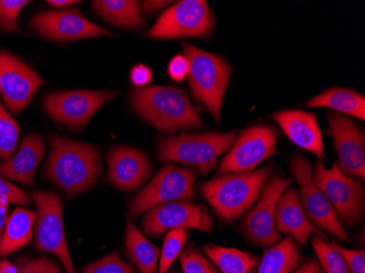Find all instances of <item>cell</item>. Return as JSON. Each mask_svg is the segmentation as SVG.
Wrapping results in <instances>:
<instances>
[{
    "label": "cell",
    "mask_w": 365,
    "mask_h": 273,
    "mask_svg": "<svg viewBox=\"0 0 365 273\" xmlns=\"http://www.w3.org/2000/svg\"><path fill=\"white\" fill-rule=\"evenodd\" d=\"M49 141L46 177L71 196L89 190L102 173L98 148L58 135L51 137Z\"/></svg>",
    "instance_id": "obj_1"
},
{
    "label": "cell",
    "mask_w": 365,
    "mask_h": 273,
    "mask_svg": "<svg viewBox=\"0 0 365 273\" xmlns=\"http://www.w3.org/2000/svg\"><path fill=\"white\" fill-rule=\"evenodd\" d=\"M134 110L145 122L162 131L204 126L198 108L190 103L185 90L175 87H148L131 92Z\"/></svg>",
    "instance_id": "obj_2"
},
{
    "label": "cell",
    "mask_w": 365,
    "mask_h": 273,
    "mask_svg": "<svg viewBox=\"0 0 365 273\" xmlns=\"http://www.w3.org/2000/svg\"><path fill=\"white\" fill-rule=\"evenodd\" d=\"M272 174V166L247 173H227L200 185V192L221 219L231 222L253 207Z\"/></svg>",
    "instance_id": "obj_3"
},
{
    "label": "cell",
    "mask_w": 365,
    "mask_h": 273,
    "mask_svg": "<svg viewBox=\"0 0 365 273\" xmlns=\"http://www.w3.org/2000/svg\"><path fill=\"white\" fill-rule=\"evenodd\" d=\"M182 46L190 61L188 83L195 100L205 104L219 122L231 67L222 57L200 51L190 43L182 42Z\"/></svg>",
    "instance_id": "obj_4"
},
{
    "label": "cell",
    "mask_w": 365,
    "mask_h": 273,
    "mask_svg": "<svg viewBox=\"0 0 365 273\" xmlns=\"http://www.w3.org/2000/svg\"><path fill=\"white\" fill-rule=\"evenodd\" d=\"M237 133H184L162 139L158 149L161 162H178L195 165L207 174L217 165V160L235 145Z\"/></svg>",
    "instance_id": "obj_5"
},
{
    "label": "cell",
    "mask_w": 365,
    "mask_h": 273,
    "mask_svg": "<svg viewBox=\"0 0 365 273\" xmlns=\"http://www.w3.org/2000/svg\"><path fill=\"white\" fill-rule=\"evenodd\" d=\"M312 178L344 225L346 227L358 225L364 215L363 185L356 178L342 173L337 164L328 170L322 160L317 162Z\"/></svg>",
    "instance_id": "obj_6"
},
{
    "label": "cell",
    "mask_w": 365,
    "mask_h": 273,
    "mask_svg": "<svg viewBox=\"0 0 365 273\" xmlns=\"http://www.w3.org/2000/svg\"><path fill=\"white\" fill-rule=\"evenodd\" d=\"M196 172L192 168L168 164L153 182L129 201V215L137 219L147 211L174 201L190 200L195 197Z\"/></svg>",
    "instance_id": "obj_7"
},
{
    "label": "cell",
    "mask_w": 365,
    "mask_h": 273,
    "mask_svg": "<svg viewBox=\"0 0 365 273\" xmlns=\"http://www.w3.org/2000/svg\"><path fill=\"white\" fill-rule=\"evenodd\" d=\"M215 24L207 1L185 0L163 12L145 36L158 40L178 38H208Z\"/></svg>",
    "instance_id": "obj_8"
},
{
    "label": "cell",
    "mask_w": 365,
    "mask_h": 273,
    "mask_svg": "<svg viewBox=\"0 0 365 273\" xmlns=\"http://www.w3.org/2000/svg\"><path fill=\"white\" fill-rule=\"evenodd\" d=\"M33 198L38 208L36 225V249L56 254L63 262L66 272L77 273L66 242L61 199L51 192H34Z\"/></svg>",
    "instance_id": "obj_9"
},
{
    "label": "cell",
    "mask_w": 365,
    "mask_h": 273,
    "mask_svg": "<svg viewBox=\"0 0 365 273\" xmlns=\"http://www.w3.org/2000/svg\"><path fill=\"white\" fill-rule=\"evenodd\" d=\"M278 133L268 125L250 127L240 135L227 157L220 164L219 173H247L258 164L276 153Z\"/></svg>",
    "instance_id": "obj_10"
},
{
    "label": "cell",
    "mask_w": 365,
    "mask_h": 273,
    "mask_svg": "<svg viewBox=\"0 0 365 273\" xmlns=\"http://www.w3.org/2000/svg\"><path fill=\"white\" fill-rule=\"evenodd\" d=\"M113 91H61L51 93L43 101L45 112L71 128L85 126L104 104L118 96Z\"/></svg>",
    "instance_id": "obj_11"
},
{
    "label": "cell",
    "mask_w": 365,
    "mask_h": 273,
    "mask_svg": "<svg viewBox=\"0 0 365 273\" xmlns=\"http://www.w3.org/2000/svg\"><path fill=\"white\" fill-rule=\"evenodd\" d=\"M290 170L301 187L303 208L309 215V221L317 227L326 230L341 241H349V236L344 231L329 200L314 184L312 178V166L304 155L295 153L290 161Z\"/></svg>",
    "instance_id": "obj_12"
},
{
    "label": "cell",
    "mask_w": 365,
    "mask_h": 273,
    "mask_svg": "<svg viewBox=\"0 0 365 273\" xmlns=\"http://www.w3.org/2000/svg\"><path fill=\"white\" fill-rule=\"evenodd\" d=\"M291 184V178L280 176L264 182L259 202L242 221V231L251 243L269 247L280 241V233L274 225V212L281 195Z\"/></svg>",
    "instance_id": "obj_13"
},
{
    "label": "cell",
    "mask_w": 365,
    "mask_h": 273,
    "mask_svg": "<svg viewBox=\"0 0 365 273\" xmlns=\"http://www.w3.org/2000/svg\"><path fill=\"white\" fill-rule=\"evenodd\" d=\"M213 219L205 207L174 201L163 203L149 210L143 221L141 229L148 235L160 236L176 229H194L210 232Z\"/></svg>",
    "instance_id": "obj_14"
},
{
    "label": "cell",
    "mask_w": 365,
    "mask_h": 273,
    "mask_svg": "<svg viewBox=\"0 0 365 273\" xmlns=\"http://www.w3.org/2000/svg\"><path fill=\"white\" fill-rule=\"evenodd\" d=\"M44 83L32 68L10 53L0 51V94L14 114H20Z\"/></svg>",
    "instance_id": "obj_15"
},
{
    "label": "cell",
    "mask_w": 365,
    "mask_h": 273,
    "mask_svg": "<svg viewBox=\"0 0 365 273\" xmlns=\"http://www.w3.org/2000/svg\"><path fill=\"white\" fill-rule=\"evenodd\" d=\"M33 29L44 38L56 41L112 36L108 31L86 19L77 9L42 11L33 16Z\"/></svg>",
    "instance_id": "obj_16"
},
{
    "label": "cell",
    "mask_w": 365,
    "mask_h": 273,
    "mask_svg": "<svg viewBox=\"0 0 365 273\" xmlns=\"http://www.w3.org/2000/svg\"><path fill=\"white\" fill-rule=\"evenodd\" d=\"M327 120L342 173L364 180L365 138L362 129L351 119L336 113L328 114Z\"/></svg>",
    "instance_id": "obj_17"
},
{
    "label": "cell",
    "mask_w": 365,
    "mask_h": 273,
    "mask_svg": "<svg viewBox=\"0 0 365 273\" xmlns=\"http://www.w3.org/2000/svg\"><path fill=\"white\" fill-rule=\"evenodd\" d=\"M108 180L123 190H135L143 186L153 173V166L139 150L115 147L108 155Z\"/></svg>",
    "instance_id": "obj_18"
},
{
    "label": "cell",
    "mask_w": 365,
    "mask_h": 273,
    "mask_svg": "<svg viewBox=\"0 0 365 273\" xmlns=\"http://www.w3.org/2000/svg\"><path fill=\"white\" fill-rule=\"evenodd\" d=\"M272 118L294 145L317 155L319 160L325 159L323 137L315 115L304 110H287L276 113Z\"/></svg>",
    "instance_id": "obj_19"
},
{
    "label": "cell",
    "mask_w": 365,
    "mask_h": 273,
    "mask_svg": "<svg viewBox=\"0 0 365 273\" xmlns=\"http://www.w3.org/2000/svg\"><path fill=\"white\" fill-rule=\"evenodd\" d=\"M274 225L277 231L293 236L300 245H304L312 234L325 237V234L312 225L305 215L300 197L295 190H286L281 195L274 212Z\"/></svg>",
    "instance_id": "obj_20"
},
{
    "label": "cell",
    "mask_w": 365,
    "mask_h": 273,
    "mask_svg": "<svg viewBox=\"0 0 365 273\" xmlns=\"http://www.w3.org/2000/svg\"><path fill=\"white\" fill-rule=\"evenodd\" d=\"M44 152L45 143L42 137L26 135L16 155L0 163V177L32 186L34 172L42 161Z\"/></svg>",
    "instance_id": "obj_21"
},
{
    "label": "cell",
    "mask_w": 365,
    "mask_h": 273,
    "mask_svg": "<svg viewBox=\"0 0 365 273\" xmlns=\"http://www.w3.org/2000/svg\"><path fill=\"white\" fill-rule=\"evenodd\" d=\"M38 215L34 211L18 208L8 217L0 238V257L4 258L30 244Z\"/></svg>",
    "instance_id": "obj_22"
},
{
    "label": "cell",
    "mask_w": 365,
    "mask_h": 273,
    "mask_svg": "<svg viewBox=\"0 0 365 273\" xmlns=\"http://www.w3.org/2000/svg\"><path fill=\"white\" fill-rule=\"evenodd\" d=\"M125 248L129 259L141 273H157L160 249L148 241L143 233L135 227L129 215L127 217Z\"/></svg>",
    "instance_id": "obj_23"
},
{
    "label": "cell",
    "mask_w": 365,
    "mask_h": 273,
    "mask_svg": "<svg viewBox=\"0 0 365 273\" xmlns=\"http://www.w3.org/2000/svg\"><path fill=\"white\" fill-rule=\"evenodd\" d=\"M93 8L102 18L124 29L140 28L145 24L138 1L134 0H98Z\"/></svg>",
    "instance_id": "obj_24"
},
{
    "label": "cell",
    "mask_w": 365,
    "mask_h": 273,
    "mask_svg": "<svg viewBox=\"0 0 365 273\" xmlns=\"http://www.w3.org/2000/svg\"><path fill=\"white\" fill-rule=\"evenodd\" d=\"M307 108H329L356 118H365L364 96L354 90L329 89L311 98L304 104Z\"/></svg>",
    "instance_id": "obj_25"
},
{
    "label": "cell",
    "mask_w": 365,
    "mask_h": 273,
    "mask_svg": "<svg viewBox=\"0 0 365 273\" xmlns=\"http://www.w3.org/2000/svg\"><path fill=\"white\" fill-rule=\"evenodd\" d=\"M301 262L302 257L294 239L287 237L264 252L257 273H292Z\"/></svg>",
    "instance_id": "obj_26"
},
{
    "label": "cell",
    "mask_w": 365,
    "mask_h": 273,
    "mask_svg": "<svg viewBox=\"0 0 365 273\" xmlns=\"http://www.w3.org/2000/svg\"><path fill=\"white\" fill-rule=\"evenodd\" d=\"M205 252L207 257L212 260L222 273H254L259 262L255 254L237 248L207 245Z\"/></svg>",
    "instance_id": "obj_27"
},
{
    "label": "cell",
    "mask_w": 365,
    "mask_h": 273,
    "mask_svg": "<svg viewBox=\"0 0 365 273\" xmlns=\"http://www.w3.org/2000/svg\"><path fill=\"white\" fill-rule=\"evenodd\" d=\"M187 230H171L164 239L163 247L160 252V262L158 273H168L173 262L180 257L182 248L188 238Z\"/></svg>",
    "instance_id": "obj_28"
},
{
    "label": "cell",
    "mask_w": 365,
    "mask_h": 273,
    "mask_svg": "<svg viewBox=\"0 0 365 273\" xmlns=\"http://www.w3.org/2000/svg\"><path fill=\"white\" fill-rule=\"evenodd\" d=\"M20 126L10 116L9 113L0 102V160L7 161L14 155L18 139Z\"/></svg>",
    "instance_id": "obj_29"
},
{
    "label": "cell",
    "mask_w": 365,
    "mask_h": 273,
    "mask_svg": "<svg viewBox=\"0 0 365 273\" xmlns=\"http://www.w3.org/2000/svg\"><path fill=\"white\" fill-rule=\"evenodd\" d=\"M312 245L319 257L324 273H350L344 257L333 244H328L319 236H314Z\"/></svg>",
    "instance_id": "obj_30"
},
{
    "label": "cell",
    "mask_w": 365,
    "mask_h": 273,
    "mask_svg": "<svg viewBox=\"0 0 365 273\" xmlns=\"http://www.w3.org/2000/svg\"><path fill=\"white\" fill-rule=\"evenodd\" d=\"M82 273H137L134 267L125 262L118 252L108 254L102 259L89 264Z\"/></svg>",
    "instance_id": "obj_31"
},
{
    "label": "cell",
    "mask_w": 365,
    "mask_h": 273,
    "mask_svg": "<svg viewBox=\"0 0 365 273\" xmlns=\"http://www.w3.org/2000/svg\"><path fill=\"white\" fill-rule=\"evenodd\" d=\"M28 4L30 1L26 0H0V28L7 32H20L18 16Z\"/></svg>",
    "instance_id": "obj_32"
},
{
    "label": "cell",
    "mask_w": 365,
    "mask_h": 273,
    "mask_svg": "<svg viewBox=\"0 0 365 273\" xmlns=\"http://www.w3.org/2000/svg\"><path fill=\"white\" fill-rule=\"evenodd\" d=\"M180 264L184 273H219L213 264L192 246L180 254Z\"/></svg>",
    "instance_id": "obj_33"
},
{
    "label": "cell",
    "mask_w": 365,
    "mask_h": 273,
    "mask_svg": "<svg viewBox=\"0 0 365 273\" xmlns=\"http://www.w3.org/2000/svg\"><path fill=\"white\" fill-rule=\"evenodd\" d=\"M19 273H63L54 260L43 257L38 259L21 258L18 262Z\"/></svg>",
    "instance_id": "obj_34"
},
{
    "label": "cell",
    "mask_w": 365,
    "mask_h": 273,
    "mask_svg": "<svg viewBox=\"0 0 365 273\" xmlns=\"http://www.w3.org/2000/svg\"><path fill=\"white\" fill-rule=\"evenodd\" d=\"M0 197H3L8 202L14 205H20V206L31 205V198L29 195L3 177H0Z\"/></svg>",
    "instance_id": "obj_35"
},
{
    "label": "cell",
    "mask_w": 365,
    "mask_h": 273,
    "mask_svg": "<svg viewBox=\"0 0 365 273\" xmlns=\"http://www.w3.org/2000/svg\"><path fill=\"white\" fill-rule=\"evenodd\" d=\"M334 247L339 252L346 262V267L351 273H365V252L364 250H350L342 248L341 246L333 244Z\"/></svg>",
    "instance_id": "obj_36"
},
{
    "label": "cell",
    "mask_w": 365,
    "mask_h": 273,
    "mask_svg": "<svg viewBox=\"0 0 365 273\" xmlns=\"http://www.w3.org/2000/svg\"><path fill=\"white\" fill-rule=\"evenodd\" d=\"M168 73L174 81H182L190 73V61L185 56L178 55L170 61Z\"/></svg>",
    "instance_id": "obj_37"
},
{
    "label": "cell",
    "mask_w": 365,
    "mask_h": 273,
    "mask_svg": "<svg viewBox=\"0 0 365 273\" xmlns=\"http://www.w3.org/2000/svg\"><path fill=\"white\" fill-rule=\"evenodd\" d=\"M153 79V71L145 65L135 66L130 71V80L135 86L145 87Z\"/></svg>",
    "instance_id": "obj_38"
},
{
    "label": "cell",
    "mask_w": 365,
    "mask_h": 273,
    "mask_svg": "<svg viewBox=\"0 0 365 273\" xmlns=\"http://www.w3.org/2000/svg\"><path fill=\"white\" fill-rule=\"evenodd\" d=\"M9 215V202L3 197H0V238L5 231Z\"/></svg>",
    "instance_id": "obj_39"
},
{
    "label": "cell",
    "mask_w": 365,
    "mask_h": 273,
    "mask_svg": "<svg viewBox=\"0 0 365 273\" xmlns=\"http://www.w3.org/2000/svg\"><path fill=\"white\" fill-rule=\"evenodd\" d=\"M293 273H324V271L322 269L321 264L317 260L311 258L305 264H303L300 268L293 271Z\"/></svg>",
    "instance_id": "obj_40"
},
{
    "label": "cell",
    "mask_w": 365,
    "mask_h": 273,
    "mask_svg": "<svg viewBox=\"0 0 365 273\" xmlns=\"http://www.w3.org/2000/svg\"><path fill=\"white\" fill-rule=\"evenodd\" d=\"M170 4V1H143L141 3V6H143V10H145L147 14H153L155 12L159 11L162 8L165 7V6Z\"/></svg>",
    "instance_id": "obj_41"
},
{
    "label": "cell",
    "mask_w": 365,
    "mask_h": 273,
    "mask_svg": "<svg viewBox=\"0 0 365 273\" xmlns=\"http://www.w3.org/2000/svg\"><path fill=\"white\" fill-rule=\"evenodd\" d=\"M0 273H19V269L12 262L3 260L0 262Z\"/></svg>",
    "instance_id": "obj_42"
},
{
    "label": "cell",
    "mask_w": 365,
    "mask_h": 273,
    "mask_svg": "<svg viewBox=\"0 0 365 273\" xmlns=\"http://www.w3.org/2000/svg\"><path fill=\"white\" fill-rule=\"evenodd\" d=\"M47 3L52 5L53 7H63V6L71 5V4H77L78 1H73V0H48Z\"/></svg>",
    "instance_id": "obj_43"
},
{
    "label": "cell",
    "mask_w": 365,
    "mask_h": 273,
    "mask_svg": "<svg viewBox=\"0 0 365 273\" xmlns=\"http://www.w3.org/2000/svg\"><path fill=\"white\" fill-rule=\"evenodd\" d=\"M168 273H178V270H173V271H171V272H168Z\"/></svg>",
    "instance_id": "obj_44"
}]
</instances>
